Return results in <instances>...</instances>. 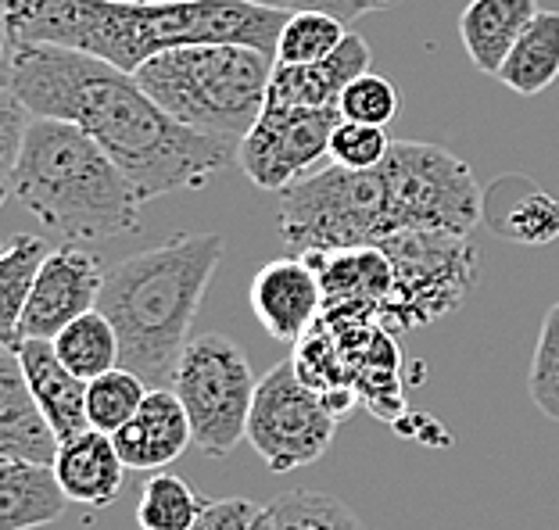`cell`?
I'll return each mask as SVG.
<instances>
[{
	"label": "cell",
	"instance_id": "6da1fadb",
	"mask_svg": "<svg viewBox=\"0 0 559 530\" xmlns=\"http://www.w3.org/2000/svg\"><path fill=\"white\" fill-rule=\"evenodd\" d=\"M4 83L29 116L80 125L126 172L140 201L201 191L237 144L187 130L162 111L133 72L83 50L4 40Z\"/></svg>",
	"mask_w": 559,
	"mask_h": 530
},
{
	"label": "cell",
	"instance_id": "7a4b0ae2",
	"mask_svg": "<svg viewBox=\"0 0 559 530\" xmlns=\"http://www.w3.org/2000/svg\"><path fill=\"white\" fill-rule=\"evenodd\" d=\"M4 40L55 44L136 72L162 50L190 44H245L276 58L287 11L251 0H180V4H126V0H0Z\"/></svg>",
	"mask_w": 559,
	"mask_h": 530
},
{
	"label": "cell",
	"instance_id": "3957f363",
	"mask_svg": "<svg viewBox=\"0 0 559 530\" xmlns=\"http://www.w3.org/2000/svg\"><path fill=\"white\" fill-rule=\"evenodd\" d=\"M223 251L219 233H180L105 273L97 309L116 326L122 365L147 387L173 384Z\"/></svg>",
	"mask_w": 559,
	"mask_h": 530
},
{
	"label": "cell",
	"instance_id": "277c9868",
	"mask_svg": "<svg viewBox=\"0 0 559 530\" xmlns=\"http://www.w3.org/2000/svg\"><path fill=\"white\" fill-rule=\"evenodd\" d=\"M4 191L61 244L111 241L144 226V201L91 133L61 119H29Z\"/></svg>",
	"mask_w": 559,
	"mask_h": 530
},
{
	"label": "cell",
	"instance_id": "5b68a950",
	"mask_svg": "<svg viewBox=\"0 0 559 530\" xmlns=\"http://www.w3.org/2000/svg\"><path fill=\"white\" fill-rule=\"evenodd\" d=\"M276 58L245 44L162 50L133 75L151 100L187 130L240 144L265 111Z\"/></svg>",
	"mask_w": 559,
	"mask_h": 530
},
{
	"label": "cell",
	"instance_id": "8992f818",
	"mask_svg": "<svg viewBox=\"0 0 559 530\" xmlns=\"http://www.w3.org/2000/svg\"><path fill=\"white\" fill-rule=\"evenodd\" d=\"M399 233L384 172L323 166L280 191V241L287 255L377 248Z\"/></svg>",
	"mask_w": 559,
	"mask_h": 530
},
{
	"label": "cell",
	"instance_id": "52a82bcc",
	"mask_svg": "<svg viewBox=\"0 0 559 530\" xmlns=\"http://www.w3.org/2000/svg\"><path fill=\"white\" fill-rule=\"evenodd\" d=\"M377 248L388 255L391 273H395V287L380 312V326L391 334L438 323L441 315L463 305L477 280L480 255L466 241V233L402 230Z\"/></svg>",
	"mask_w": 559,
	"mask_h": 530
},
{
	"label": "cell",
	"instance_id": "ba28073f",
	"mask_svg": "<svg viewBox=\"0 0 559 530\" xmlns=\"http://www.w3.org/2000/svg\"><path fill=\"white\" fill-rule=\"evenodd\" d=\"M173 390L194 426V445L209 459H226L248 441V420L259 381L237 340L223 334H198L183 348Z\"/></svg>",
	"mask_w": 559,
	"mask_h": 530
},
{
	"label": "cell",
	"instance_id": "9c48e42d",
	"mask_svg": "<svg viewBox=\"0 0 559 530\" xmlns=\"http://www.w3.org/2000/svg\"><path fill=\"white\" fill-rule=\"evenodd\" d=\"M388 180L391 212L402 230L469 233L485 212V191L463 158L438 144L395 141L380 161Z\"/></svg>",
	"mask_w": 559,
	"mask_h": 530
},
{
	"label": "cell",
	"instance_id": "30bf717a",
	"mask_svg": "<svg viewBox=\"0 0 559 530\" xmlns=\"http://www.w3.org/2000/svg\"><path fill=\"white\" fill-rule=\"evenodd\" d=\"M337 434L334 412L298 376L295 362H276L259 381L248 420V445L273 473H290L326 456Z\"/></svg>",
	"mask_w": 559,
	"mask_h": 530
},
{
	"label": "cell",
	"instance_id": "8fae6325",
	"mask_svg": "<svg viewBox=\"0 0 559 530\" xmlns=\"http://www.w3.org/2000/svg\"><path fill=\"white\" fill-rule=\"evenodd\" d=\"M341 108H265L237 144V166L262 191H287L323 169Z\"/></svg>",
	"mask_w": 559,
	"mask_h": 530
},
{
	"label": "cell",
	"instance_id": "7c38bea8",
	"mask_svg": "<svg viewBox=\"0 0 559 530\" xmlns=\"http://www.w3.org/2000/svg\"><path fill=\"white\" fill-rule=\"evenodd\" d=\"M105 287L100 262L80 244H61L40 265V276L33 284V294L25 301L19 323L22 340H55L72 320L94 312Z\"/></svg>",
	"mask_w": 559,
	"mask_h": 530
},
{
	"label": "cell",
	"instance_id": "4fadbf2b",
	"mask_svg": "<svg viewBox=\"0 0 559 530\" xmlns=\"http://www.w3.org/2000/svg\"><path fill=\"white\" fill-rule=\"evenodd\" d=\"M251 312L273 340L298 345L323 320L320 273L298 255H284L262 265L251 280Z\"/></svg>",
	"mask_w": 559,
	"mask_h": 530
},
{
	"label": "cell",
	"instance_id": "5bb4252c",
	"mask_svg": "<svg viewBox=\"0 0 559 530\" xmlns=\"http://www.w3.org/2000/svg\"><path fill=\"white\" fill-rule=\"evenodd\" d=\"M320 273L323 284V315L326 320H377L384 312L395 273L380 248H348L301 255Z\"/></svg>",
	"mask_w": 559,
	"mask_h": 530
},
{
	"label": "cell",
	"instance_id": "9a60e30c",
	"mask_svg": "<svg viewBox=\"0 0 559 530\" xmlns=\"http://www.w3.org/2000/svg\"><path fill=\"white\" fill-rule=\"evenodd\" d=\"M187 445H194V426H190V415L173 387H151L140 412L116 434V448L126 470L140 473L176 462Z\"/></svg>",
	"mask_w": 559,
	"mask_h": 530
},
{
	"label": "cell",
	"instance_id": "2e32d148",
	"mask_svg": "<svg viewBox=\"0 0 559 530\" xmlns=\"http://www.w3.org/2000/svg\"><path fill=\"white\" fill-rule=\"evenodd\" d=\"M480 222L510 244L545 248L559 241V197L542 191L524 172H506L485 191Z\"/></svg>",
	"mask_w": 559,
	"mask_h": 530
},
{
	"label": "cell",
	"instance_id": "e0dca14e",
	"mask_svg": "<svg viewBox=\"0 0 559 530\" xmlns=\"http://www.w3.org/2000/svg\"><path fill=\"white\" fill-rule=\"evenodd\" d=\"M362 72H370V47L348 33V40L316 65H276L265 108H334Z\"/></svg>",
	"mask_w": 559,
	"mask_h": 530
},
{
	"label": "cell",
	"instance_id": "ac0fdd59",
	"mask_svg": "<svg viewBox=\"0 0 559 530\" xmlns=\"http://www.w3.org/2000/svg\"><path fill=\"white\" fill-rule=\"evenodd\" d=\"M58 448L61 441L25 384L19 356L4 348L0 356V459L55 466Z\"/></svg>",
	"mask_w": 559,
	"mask_h": 530
},
{
	"label": "cell",
	"instance_id": "d6986e66",
	"mask_svg": "<svg viewBox=\"0 0 559 530\" xmlns=\"http://www.w3.org/2000/svg\"><path fill=\"white\" fill-rule=\"evenodd\" d=\"M15 356L22 362L25 384H29L36 406L44 409L58 441L91 431V420H86V381H80L58 359L55 345L50 340H22Z\"/></svg>",
	"mask_w": 559,
	"mask_h": 530
},
{
	"label": "cell",
	"instance_id": "ffe728a7",
	"mask_svg": "<svg viewBox=\"0 0 559 530\" xmlns=\"http://www.w3.org/2000/svg\"><path fill=\"white\" fill-rule=\"evenodd\" d=\"M55 473L61 487H66L69 502H80V506L91 509H108L116 506L122 491L126 462L116 448V437L91 426V431L61 441Z\"/></svg>",
	"mask_w": 559,
	"mask_h": 530
},
{
	"label": "cell",
	"instance_id": "44dd1931",
	"mask_svg": "<svg viewBox=\"0 0 559 530\" xmlns=\"http://www.w3.org/2000/svg\"><path fill=\"white\" fill-rule=\"evenodd\" d=\"M538 0H469L460 15V40L469 61L480 72L499 75L516 40L538 19Z\"/></svg>",
	"mask_w": 559,
	"mask_h": 530
},
{
	"label": "cell",
	"instance_id": "7402d4cb",
	"mask_svg": "<svg viewBox=\"0 0 559 530\" xmlns=\"http://www.w3.org/2000/svg\"><path fill=\"white\" fill-rule=\"evenodd\" d=\"M69 506L55 466L0 459V530H33L55 523Z\"/></svg>",
	"mask_w": 559,
	"mask_h": 530
},
{
	"label": "cell",
	"instance_id": "603a6c76",
	"mask_svg": "<svg viewBox=\"0 0 559 530\" xmlns=\"http://www.w3.org/2000/svg\"><path fill=\"white\" fill-rule=\"evenodd\" d=\"M499 80L520 97L545 94L559 80V11H538L499 69Z\"/></svg>",
	"mask_w": 559,
	"mask_h": 530
},
{
	"label": "cell",
	"instance_id": "cb8c5ba5",
	"mask_svg": "<svg viewBox=\"0 0 559 530\" xmlns=\"http://www.w3.org/2000/svg\"><path fill=\"white\" fill-rule=\"evenodd\" d=\"M50 345H55L58 359L66 362L69 370L86 384L122 365L119 334H116V326H111V320L100 309L80 315V320H72L66 330L50 340Z\"/></svg>",
	"mask_w": 559,
	"mask_h": 530
},
{
	"label": "cell",
	"instance_id": "d4e9b609",
	"mask_svg": "<svg viewBox=\"0 0 559 530\" xmlns=\"http://www.w3.org/2000/svg\"><path fill=\"white\" fill-rule=\"evenodd\" d=\"M47 244L40 237L19 233L8 244L4 258H0V337L4 348H19V323L25 312V301L33 294V284L40 276V265L47 262Z\"/></svg>",
	"mask_w": 559,
	"mask_h": 530
},
{
	"label": "cell",
	"instance_id": "484cf974",
	"mask_svg": "<svg viewBox=\"0 0 559 530\" xmlns=\"http://www.w3.org/2000/svg\"><path fill=\"white\" fill-rule=\"evenodd\" d=\"M348 40L345 22L326 15V11L298 8L287 15L284 29L276 40V65H316V61L330 58L334 50Z\"/></svg>",
	"mask_w": 559,
	"mask_h": 530
},
{
	"label": "cell",
	"instance_id": "4316f807",
	"mask_svg": "<svg viewBox=\"0 0 559 530\" xmlns=\"http://www.w3.org/2000/svg\"><path fill=\"white\" fill-rule=\"evenodd\" d=\"M205 498L176 473H155L140 491L136 523L140 530H194Z\"/></svg>",
	"mask_w": 559,
	"mask_h": 530
},
{
	"label": "cell",
	"instance_id": "83f0119b",
	"mask_svg": "<svg viewBox=\"0 0 559 530\" xmlns=\"http://www.w3.org/2000/svg\"><path fill=\"white\" fill-rule=\"evenodd\" d=\"M147 390L151 387L144 376H136L133 370L119 365V370H111L86 384V420H91L94 431L116 437L140 412Z\"/></svg>",
	"mask_w": 559,
	"mask_h": 530
},
{
	"label": "cell",
	"instance_id": "f1b7e54d",
	"mask_svg": "<svg viewBox=\"0 0 559 530\" xmlns=\"http://www.w3.org/2000/svg\"><path fill=\"white\" fill-rule=\"evenodd\" d=\"M273 530H362L355 513L323 491H287L270 506Z\"/></svg>",
	"mask_w": 559,
	"mask_h": 530
},
{
	"label": "cell",
	"instance_id": "f546056e",
	"mask_svg": "<svg viewBox=\"0 0 559 530\" xmlns=\"http://www.w3.org/2000/svg\"><path fill=\"white\" fill-rule=\"evenodd\" d=\"M295 348L298 351L290 356V362H295L298 376L316 390V395H330V390H337V387H355L348 362L341 356V345H337L334 330L326 326V320L316 323Z\"/></svg>",
	"mask_w": 559,
	"mask_h": 530
},
{
	"label": "cell",
	"instance_id": "4dcf8cb0",
	"mask_svg": "<svg viewBox=\"0 0 559 530\" xmlns=\"http://www.w3.org/2000/svg\"><path fill=\"white\" fill-rule=\"evenodd\" d=\"M337 108H341V119L366 122V125H384L388 130L402 111V94H399L395 83L384 80V75L362 72L359 80H352L348 91L341 94Z\"/></svg>",
	"mask_w": 559,
	"mask_h": 530
},
{
	"label": "cell",
	"instance_id": "1f68e13d",
	"mask_svg": "<svg viewBox=\"0 0 559 530\" xmlns=\"http://www.w3.org/2000/svg\"><path fill=\"white\" fill-rule=\"evenodd\" d=\"M527 390H531V401H535L549 420L559 423V301L542 320L535 359H531V373H527Z\"/></svg>",
	"mask_w": 559,
	"mask_h": 530
},
{
	"label": "cell",
	"instance_id": "d6a6232c",
	"mask_svg": "<svg viewBox=\"0 0 559 530\" xmlns=\"http://www.w3.org/2000/svg\"><path fill=\"white\" fill-rule=\"evenodd\" d=\"M395 141H388L384 125H366V122H348L341 119L334 136H330V161L345 166L355 172L377 169L388 158V150Z\"/></svg>",
	"mask_w": 559,
	"mask_h": 530
},
{
	"label": "cell",
	"instance_id": "836d02e7",
	"mask_svg": "<svg viewBox=\"0 0 559 530\" xmlns=\"http://www.w3.org/2000/svg\"><path fill=\"white\" fill-rule=\"evenodd\" d=\"M4 111H0V166H4V183L11 169H15L19 161V150H22V141H25V130H29V108L22 105L15 97V91L4 83Z\"/></svg>",
	"mask_w": 559,
	"mask_h": 530
},
{
	"label": "cell",
	"instance_id": "e575fe53",
	"mask_svg": "<svg viewBox=\"0 0 559 530\" xmlns=\"http://www.w3.org/2000/svg\"><path fill=\"white\" fill-rule=\"evenodd\" d=\"M265 509L251 498H219L205 502L194 530H251V523L259 520Z\"/></svg>",
	"mask_w": 559,
	"mask_h": 530
},
{
	"label": "cell",
	"instance_id": "d590c367",
	"mask_svg": "<svg viewBox=\"0 0 559 530\" xmlns=\"http://www.w3.org/2000/svg\"><path fill=\"white\" fill-rule=\"evenodd\" d=\"M399 0H295V8H309V11H326L341 22H355L362 15H373V11H388L395 8Z\"/></svg>",
	"mask_w": 559,
	"mask_h": 530
},
{
	"label": "cell",
	"instance_id": "8d00e7d4",
	"mask_svg": "<svg viewBox=\"0 0 559 530\" xmlns=\"http://www.w3.org/2000/svg\"><path fill=\"white\" fill-rule=\"evenodd\" d=\"M259 8H273V11H284V8H295V0H251Z\"/></svg>",
	"mask_w": 559,
	"mask_h": 530
},
{
	"label": "cell",
	"instance_id": "74e56055",
	"mask_svg": "<svg viewBox=\"0 0 559 530\" xmlns=\"http://www.w3.org/2000/svg\"><path fill=\"white\" fill-rule=\"evenodd\" d=\"M251 530H273V520H270V509H265L255 523H251Z\"/></svg>",
	"mask_w": 559,
	"mask_h": 530
},
{
	"label": "cell",
	"instance_id": "f35d334b",
	"mask_svg": "<svg viewBox=\"0 0 559 530\" xmlns=\"http://www.w3.org/2000/svg\"><path fill=\"white\" fill-rule=\"evenodd\" d=\"M126 4H180V0H126Z\"/></svg>",
	"mask_w": 559,
	"mask_h": 530
}]
</instances>
